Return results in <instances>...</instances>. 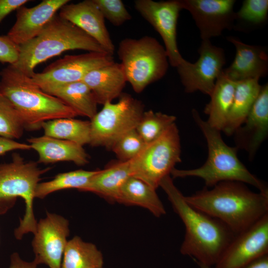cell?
<instances>
[{
  "label": "cell",
  "instance_id": "6da1fadb",
  "mask_svg": "<svg viewBox=\"0 0 268 268\" xmlns=\"http://www.w3.org/2000/svg\"><path fill=\"white\" fill-rule=\"evenodd\" d=\"M185 196L194 208L224 224L235 235L246 230L268 213V194L256 193L243 183L221 182Z\"/></svg>",
  "mask_w": 268,
  "mask_h": 268
},
{
  "label": "cell",
  "instance_id": "7a4b0ae2",
  "mask_svg": "<svg viewBox=\"0 0 268 268\" xmlns=\"http://www.w3.org/2000/svg\"><path fill=\"white\" fill-rule=\"evenodd\" d=\"M159 186L185 227L181 253L195 262L214 266L235 235L220 221L188 203L170 175L161 180Z\"/></svg>",
  "mask_w": 268,
  "mask_h": 268
},
{
  "label": "cell",
  "instance_id": "3957f363",
  "mask_svg": "<svg viewBox=\"0 0 268 268\" xmlns=\"http://www.w3.org/2000/svg\"><path fill=\"white\" fill-rule=\"evenodd\" d=\"M0 93L12 104L24 129H41L46 121L78 116L59 98L43 91L28 77L9 65L0 72Z\"/></svg>",
  "mask_w": 268,
  "mask_h": 268
},
{
  "label": "cell",
  "instance_id": "277c9868",
  "mask_svg": "<svg viewBox=\"0 0 268 268\" xmlns=\"http://www.w3.org/2000/svg\"><path fill=\"white\" fill-rule=\"evenodd\" d=\"M193 118L202 132L207 142L208 157L201 167L187 170L174 168L170 174L174 178L195 177L202 179L205 187H212L224 181L248 184L268 194L264 182L251 173L237 156L238 149L228 146L223 140L220 131L211 127L193 109Z\"/></svg>",
  "mask_w": 268,
  "mask_h": 268
},
{
  "label": "cell",
  "instance_id": "5b68a950",
  "mask_svg": "<svg viewBox=\"0 0 268 268\" xmlns=\"http://www.w3.org/2000/svg\"><path fill=\"white\" fill-rule=\"evenodd\" d=\"M74 50L107 53L93 38L57 13L38 35L19 46L18 60L12 66L31 77L39 64Z\"/></svg>",
  "mask_w": 268,
  "mask_h": 268
},
{
  "label": "cell",
  "instance_id": "8992f818",
  "mask_svg": "<svg viewBox=\"0 0 268 268\" xmlns=\"http://www.w3.org/2000/svg\"><path fill=\"white\" fill-rule=\"evenodd\" d=\"M51 169H41L33 161H25L19 154L14 153L12 161L0 163V215L6 213L15 204L18 198L24 200L25 213L20 224L14 231L17 240L29 232L34 233L37 221L33 211V201L41 176Z\"/></svg>",
  "mask_w": 268,
  "mask_h": 268
},
{
  "label": "cell",
  "instance_id": "52a82bcc",
  "mask_svg": "<svg viewBox=\"0 0 268 268\" xmlns=\"http://www.w3.org/2000/svg\"><path fill=\"white\" fill-rule=\"evenodd\" d=\"M117 54L127 81L137 93L161 79L168 68L164 47L151 36L123 39L119 44Z\"/></svg>",
  "mask_w": 268,
  "mask_h": 268
},
{
  "label": "cell",
  "instance_id": "ba28073f",
  "mask_svg": "<svg viewBox=\"0 0 268 268\" xmlns=\"http://www.w3.org/2000/svg\"><path fill=\"white\" fill-rule=\"evenodd\" d=\"M181 161L180 135L174 123L157 138L145 143L130 161L131 176L156 189L161 180L170 175L175 165Z\"/></svg>",
  "mask_w": 268,
  "mask_h": 268
},
{
  "label": "cell",
  "instance_id": "9c48e42d",
  "mask_svg": "<svg viewBox=\"0 0 268 268\" xmlns=\"http://www.w3.org/2000/svg\"><path fill=\"white\" fill-rule=\"evenodd\" d=\"M103 105L90 119L89 144L111 149L122 136L135 129L144 112V105L131 95L122 93L117 102Z\"/></svg>",
  "mask_w": 268,
  "mask_h": 268
},
{
  "label": "cell",
  "instance_id": "30bf717a",
  "mask_svg": "<svg viewBox=\"0 0 268 268\" xmlns=\"http://www.w3.org/2000/svg\"><path fill=\"white\" fill-rule=\"evenodd\" d=\"M115 62L108 53L88 52L66 55L47 66L42 72H35L31 78L46 93L49 90L80 81L91 70Z\"/></svg>",
  "mask_w": 268,
  "mask_h": 268
},
{
  "label": "cell",
  "instance_id": "8fae6325",
  "mask_svg": "<svg viewBox=\"0 0 268 268\" xmlns=\"http://www.w3.org/2000/svg\"><path fill=\"white\" fill-rule=\"evenodd\" d=\"M198 52L200 57L196 63L184 60L176 68L187 93L200 91L209 96L223 71L226 62L224 52L205 40H202Z\"/></svg>",
  "mask_w": 268,
  "mask_h": 268
},
{
  "label": "cell",
  "instance_id": "7c38bea8",
  "mask_svg": "<svg viewBox=\"0 0 268 268\" xmlns=\"http://www.w3.org/2000/svg\"><path fill=\"white\" fill-rule=\"evenodd\" d=\"M134 8L159 33L162 39L169 63L177 67L185 59L177 43V25L182 9L179 0L155 1L136 0Z\"/></svg>",
  "mask_w": 268,
  "mask_h": 268
},
{
  "label": "cell",
  "instance_id": "4fadbf2b",
  "mask_svg": "<svg viewBox=\"0 0 268 268\" xmlns=\"http://www.w3.org/2000/svg\"><path fill=\"white\" fill-rule=\"evenodd\" d=\"M268 255V213L234 236L214 268H244Z\"/></svg>",
  "mask_w": 268,
  "mask_h": 268
},
{
  "label": "cell",
  "instance_id": "5bb4252c",
  "mask_svg": "<svg viewBox=\"0 0 268 268\" xmlns=\"http://www.w3.org/2000/svg\"><path fill=\"white\" fill-rule=\"evenodd\" d=\"M32 241L34 260L38 265L61 268L65 249L69 235V221L63 216L47 212L37 222Z\"/></svg>",
  "mask_w": 268,
  "mask_h": 268
},
{
  "label": "cell",
  "instance_id": "9a60e30c",
  "mask_svg": "<svg viewBox=\"0 0 268 268\" xmlns=\"http://www.w3.org/2000/svg\"><path fill=\"white\" fill-rule=\"evenodd\" d=\"M188 10L199 29L202 40L220 35L230 29L236 19L234 0H179Z\"/></svg>",
  "mask_w": 268,
  "mask_h": 268
},
{
  "label": "cell",
  "instance_id": "2e32d148",
  "mask_svg": "<svg viewBox=\"0 0 268 268\" xmlns=\"http://www.w3.org/2000/svg\"><path fill=\"white\" fill-rule=\"evenodd\" d=\"M236 147L246 151L253 158L268 134V85L259 94L243 124L233 134Z\"/></svg>",
  "mask_w": 268,
  "mask_h": 268
},
{
  "label": "cell",
  "instance_id": "e0dca14e",
  "mask_svg": "<svg viewBox=\"0 0 268 268\" xmlns=\"http://www.w3.org/2000/svg\"><path fill=\"white\" fill-rule=\"evenodd\" d=\"M69 0H43L30 8L25 5L16 10V21L7 36L20 46L33 39L42 31L57 11Z\"/></svg>",
  "mask_w": 268,
  "mask_h": 268
},
{
  "label": "cell",
  "instance_id": "ac0fdd59",
  "mask_svg": "<svg viewBox=\"0 0 268 268\" xmlns=\"http://www.w3.org/2000/svg\"><path fill=\"white\" fill-rule=\"evenodd\" d=\"M59 15L93 38L108 53L113 55L115 47L105 24V19L93 0L67 3Z\"/></svg>",
  "mask_w": 268,
  "mask_h": 268
},
{
  "label": "cell",
  "instance_id": "d6986e66",
  "mask_svg": "<svg viewBox=\"0 0 268 268\" xmlns=\"http://www.w3.org/2000/svg\"><path fill=\"white\" fill-rule=\"evenodd\" d=\"M236 48L234 60L223 72L234 81L265 76L268 71V57L262 47L250 45L234 37H227Z\"/></svg>",
  "mask_w": 268,
  "mask_h": 268
},
{
  "label": "cell",
  "instance_id": "ffe728a7",
  "mask_svg": "<svg viewBox=\"0 0 268 268\" xmlns=\"http://www.w3.org/2000/svg\"><path fill=\"white\" fill-rule=\"evenodd\" d=\"M82 80L102 105L119 98L127 82L122 65L116 62L91 70Z\"/></svg>",
  "mask_w": 268,
  "mask_h": 268
},
{
  "label": "cell",
  "instance_id": "44dd1931",
  "mask_svg": "<svg viewBox=\"0 0 268 268\" xmlns=\"http://www.w3.org/2000/svg\"><path fill=\"white\" fill-rule=\"evenodd\" d=\"M27 140L31 149L38 154V163L70 161L83 166L89 162V156L83 146L76 143L45 135L31 137Z\"/></svg>",
  "mask_w": 268,
  "mask_h": 268
},
{
  "label": "cell",
  "instance_id": "7402d4cb",
  "mask_svg": "<svg viewBox=\"0 0 268 268\" xmlns=\"http://www.w3.org/2000/svg\"><path fill=\"white\" fill-rule=\"evenodd\" d=\"M131 176L130 161L119 160L97 170L82 192L94 193L110 202H117L122 186Z\"/></svg>",
  "mask_w": 268,
  "mask_h": 268
},
{
  "label": "cell",
  "instance_id": "603a6c76",
  "mask_svg": "<svg viewBox=\"0 0 268 268\" xmlns=\"http://www.w3.org/2000/svg\"><path fill=\"white\" fill-rule=\"evenodd\" d=\"M235 84L236 81L222 71L209 95L210 100L204 109V113L208 117L206 122L220 132L223 131L227 123L233 100Z\"/></svg>",
  "mask_w": 268,
  "mask_h": 268
},
{
  "label": "cell",
  "instance_id": "cb8c5ba5",
  "mask_svg": "<svg viewBox=\"0 0 268 268\" xmlns=\"http://www.w3.org/2000/svg\"><path fill=\"white\" fill-rule=\"evenodd\" d=\"M259 78L236 81L233 100L223 132L231 135L243 124L260 92Z\"/></svg>",
  "mask_w": 268,
  "mask_h": 268
},
{
  "label": "cell",
  "instance_id": "d4e9b609",
  "mask_svg": "<svg viewBox=\"0 0 268 268\" xmlns=\"http://www.w3.org/2000/svg\"><path fill=\"white\" fill-rule=\"evenodd\" d=\"M117 202L143 207L157 217L166 213L156 189L132 176L129 177L122 186Z\"/></svg>",
  "mask_w": 268,
  "mask_h": 268
},
{
  "label": "cell",
  "instance_id": "484cf974",
  "mask_svg": "<svg viewBox=\"0 0 268 268\" xmlns=\"http://www.w3.org/2000/svg\"><path fill=\"white\" fill-rule=\"evenodd\" d=\"M46 93L60 99L78 116L91 119L97 112L98 103L95 97L82 80L53 88Z\"/></svg>",
  "mask_w": 268,
  "mask_h": 268
},
{
  "label": "cell",
  "instance_id": "4316f807",
  "mask_svg": "<svg viewBox=\"0 0 268 268\" xmlns=\"http://www.w3.org/2000/svg\"><path fill=\"white\" fill-rule=\"evenodd\" d=\"M103 257L96 246L77 236L67 241L61 268H100Z\"/></svg>",
  "mask_w": 268,
  "mask_h": 268
},
{
  "label": "cell",
  "instance_id": "83f0119b",
  "mask_svg": "<svg viewBox=\"0 0 268 268\" xmlns=\"http://www.w3.org/2000/svg\"><path fill=\"white\" fill-rule=\"evenodd\" d=\"M44 135L51 137L66 140L82 146L89 144L90 141V121L63 118L44 122L41 126Z\"/></svg>",
  "mask_w": 268,
  "mask_h": 268
},
{
  "label": "cell",
  "instance_id": "f1b7e54d",
  "mask_svg": "<svg viewBox=\"0 0 268 268\" xmlns=\"http://www.w3.org/2000/svg\"><path fill=\"white\" fill-rule=\"evenodd\" d=\"M96 171L80 169L58 174L51 181L38 183L35 198L43 199L52 193L68 189L82 191Z\"/></svg>",
  "mask_w": 268,
  "mask_h": 268
},
{
  "label": "cell",
  "instance_id": "f546056e",
  "mask_svg": "<svg viewBox=\"0 0 268 268\" xmlns=\"http://www.w3.org/2000/svg\"><path fill=\"white\" fill-rule=\"evenodd\" d=\"M176 117L152 110L144 111L135 130L145 143L159 137L168 128L175 123Z\"/></svg>",
  "mask_w": 268,
  "mask_h": 268
},
{
  "label": "cell",
  "instance_id": "4dcf8cb0",
  "mask_svg": "<svg viewBox=\"0 0 268 268\" xmlns=\"http://www.w3.org/2000/svg\"><path fill=\"white\" fill-rule=\"evenodd\" d=\"M24 127L18 113L9 101L0 93V137L19 138Z\"/></svg>",
  "mask_w": 268,
  "mask_h": 268
},
{
  "label": "cell",
  "instance_id": "1f68e13d",
  "mask_svg": "<svg viewBox=\"0 0 268 268\" xmlns=\"http://www.w3.org/2000/svg\"><path fill=\"white\" fill-rule=\"evenodd\" d=\"M145 144L135 129L122 136L111 149L119 160L130 161L139 153Z\"/></svg>",
  "mask_w": 268,
  "mask_h": 268
},
{
  "label": "cell",
  "instance_id": "d6a6232c",
  "mask_svg": "<svg viewBox=\"0 0 268 268\" xmlns=\"http://www.w3.org/2000/svg\"><path fill=\"white\" fill-rule=\"evenodd\" d=\"M268 0H245L236 13V19L253 25H260L268 17Z\"/></svg>",
  "mask_w": 268,
  "mask_h": 268
},
{
  "label": "cell",
  "instance_id": "836d02e7",
  "mask_svg": "<svg viewBox=\"0 0 268 268\" xmlns=\"http://www.w3.org/2000/svg\"><path fill=\"white\" fill-rule=\"evenodd\" d=\"M104 19L115 26H120L132 18L121 0H93Z\"/></svg>",
  "mask_w": 268,
  "mask_h": 268
},
{
  "label": "cell",
  "instance_id": "e575fe53",
  "mask_svg": "<svg viewBox=\"0 0 268 268\" xmlns=\"http://www.w3.org/2000/svg\"><path fill=\"white\" fill-rule=\"evenodd\" d=\"M19 54V46L13 43L7 35L0 36V62L14 64Z\"/></svg>",
  "mask_w": 268,
  "mask_h": 268
},
{
  "label": "cell",
  "instance_id": "d590c367",
  "mask_svg": "<svg viewBox=\"0 0 268 268\" xmlns=\"http://www.w3.org/2000/svg\"><path fill=\"white\" fill-rule=\"evenodd\" d=\"M29 1L28 0H0V23L11 12Z\"/></svg>",
  "mask_w": 268,
  "mask_h": 268
},
{
  "label": "cell",
  "instance_id": "8d00e7d4",
  "mask_svg": "<svg viewBox=\"0 0 268 268\" xmlns=\"http://www.w3.org/2000/svg\"><path fill=\"white\" fill-rule=\"evenodd\" d=\"M31 146L17 142L14 139L0 137V155L14 150H29Z\"/></svg>",
  "mask_w": 268,
  "mask_h": 268
},
{
  "label": "cell",
  "instance_id": "74e56055",
  "mask_svg": "<svg viewBox=\"0 0 268 268\" xmlns=\"http://www.w3.org/2000/svg\"><path fill=\"white\" fill-rule=\"evenodd\" d=\"M38 264L34 259L32 262L22 260L18 253H13L10 257V265L8 268H37Z\"/></svg>",
  "mask_w": 268,
  "mask_h": 268
},
{
  "label": "cell",
  "instance_id": "f35d334b",
  "mask_svg": "<svg viewBox=\"0 0 268 268\" xmlns=\"http://www.w3.org/2000/svg\"><path fill=\"white\" fill-rule=\"evenodd\" d=\"M244 268H268V255L261 257Z\"/></svg>",
  "mask_w": 268,
  "mask_h": 268
},
{
  "label": "cell",
  "instance_id": "ab89813d",
  "mask_svg": "<svg viewBox=\"0 0 268 268\" xmlns=\"http://www.w3.org/2000/svg\"><path fill=\"white\" fill-rule=\"evenodd\" d=\"M195 263L197 264V265L199 266L200 268H212L211 267H209L198 262H195Z\"/></svg>",
  "mask_w": 268,
  "mask_h": 268
},
{
  "label": "cell",
  "instance_id": "60d3db41",
  "mask_svg": "<svg viewBox=\"0 0 268 268\" xmlns=\"http://www.w3.org/2000/svg\"><path fill=\"white\" fill-rule=\"evenodd\" d=\"M103 268V267H102V268Z\"/></svg>",
  "mask_w": 268,
  "mask_h": 268
}]
</instances>
